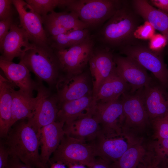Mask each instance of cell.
Returning <instances> with one entry per match:
<instances>
[{
  "instance_id": "1",
  "label": "cell",
  "mask_w": 168,
  "mask_h": 168,
  "mask_svg": "<svg viewBox=\"0 0 168 168\" xmlns=\"http://www.w3.org/2000/svg\"><path fill=\"white\" fill-rule=\"evenodd\" d=\"M3 139L10 156L32 168H48L40 160V135L27 119L16 122Z\"/></svg>"
},
{
  "instance_id": "2",
  "label": "cell",
  "mask_w": 168,
  "mask_h": 168,
  "mask_svg": "<svg viewBox=\"0 0 168 168\" xmlns=\"http://www.w3.org/2000/svg\"><path fill=\"white\" fill-rule=\"evenodd\" d=\"M124 1L97 34V40L110 50L135 44L134 32L139 26V16Z\"/></svg>"
},
{
  "instance_id": "3",
  "label": "cell",
  "mask_w": 168,
  "mask_h": 168,
  "mask_svg": "<svg viewBox=\"0 0 168 168\" xmlns=\"http://www.w3.org/2000/svg\"><path fill=\"white\" fill-rule=\"evenodd\" d=\"M41 81L52 87L62 75L60 64L54 50L49 44H35L19 58Z\"/></svg>"
},
{
  "instance_id": "4",
  "label": "cell",
  "mask_w": 168,
  "mask_h": 168,
  "mask_svg": "<svg viewBox=\"0 0 168 168\" xmlns=\"http://www.w3.org/2000/svg\"><path fill=\"white\" fill-rule=\"evenodd\" d=\"M119 0H71L67 9L78 16L89 27L109 19L123 5Z\"/></svg>"
},
{
  "instance_id": "5",
  "label": "cell",
  "mask_w": 168,
  "mask_h": 168,
  "mask_svg": "<svg viewBox=\"0 0 168 168\" xmlns=\"http://www.w3.org/2000/svg\"><path fill=\"white\" fill-rule=\"evenodd\" d=\"M96 157L90 144L65 134L48 164L58 162L68 167L75 164L91 167L95 162Z\"/></svg>"
},
{
  "instance_id": "6",
  "label": "cell",
  "mask_w": 168,
  "mask_h": 168,
  "mask_svg": "<svg viewBox=\"0 0 168 168\" xmlns=\"http://www.w3.org/2000/svg\"><path fill=\"white\" fill-rule=\"evenodd\" d=\"M142 88L134 92L127 91L121 96L123 110L122 126L123 135L131 136V132L142 131L150 121L142 99Z\"/></svg>"
},
{
  "instance_id": "7",
  "label": "cell",
  "mask_w": 168,
  "mask_h": 168,
  "mask_svg": "<svg viewBox=\"0 0 168 168\" xmlns=\"http://www.w3.org/2000/svg\"><path fill=\"white\" fill-rule=\"evenodd\" d=\"M121 54L129 57L151 72L164 88L168 86V69L161 57L147 47L135 44L119 49Z\"/></svg>"
},
{
  "instance_id": "8",
  "label": "cell",
  "mask_w": 168,
  "mask_h": 168,
  "mask_svg": "<svg viewBox=\"0 0 168 168\" xmlns=\"http://www.w3.org/2000/svg\"><path fill=\"white\" fill-rule=\"evenodd\" d=\"M94 49V41L91 37L68 48L54 49L59 62L62 73L64 74L63 75H75L83 72Z\"/></svg>"
},
{
  "instance_id": "9",
  "label": "cell",
  "mask_w": 168,
  "mask_h": 168,
  "mask_svg": "<svg viewBox=\"0 0 168 168\" xmlns=\"http://www.w3.org/2000/svg\"><path fill=\"white\" fill-rule=\"evenodd\" d=\"M94 115L100 124L101 133L105 137L123 136V110L121 99L106 102H97Z\"/></svg>"
},
{
  "instance_id": "10",
  "label": "cell",
  "mask_w": 168,
  "mask_h": 168,
  "mask_svg": "<svg viewBox=\"0 0 168 168\" xmlns=\"http://www.w3.org/2000/svg\"><path fill=\"white\" fill-rule=\"evenodd\" d=\"M12 2L19 15L20 26L31 41L35 44H49L41 17L25 1L12 0Z\"/></svg>"
},
{
  "instance_id": "11",
  "label": "cell",
  "mask_w": 168,
  "mask_h": 168,
  "mask_svg": "<svg viewBox=\"0 0 168 168\" xmlns=\"http://www.w3.org/2000/svg\"><path fill=\"white\" fill-rule=\"evenodd\" d=\"M135 139L128 135L108 138L100 131L89 143L93 148L96 157L111 164L121 156Z\"/></svg>"
},
{
  "instance_id": "12",
  "label": "cell",
  "mask_w": 168,
  "mask_h": 168,
  "mask_svg": "<svg viewBox=\"0 0 168 168\" xmlns=\"http://www.w3.org/2000/svg\"><path fill=\"white\" fill-rule=\"evenodd\" d=\"M58 103L93 94L87 75L85 73L75 75H63L55 86Z\"/></svg>"
},
{
  "instance_id": "13",
  "label": "cell",
  "mask_w": 168,
  "mask_h": 168,
  "mask_svg": "<svg viewBox=\"0 0 168 168\" xmlns=\"http://www.w3.org/2000/svg\"><path fill=\"white\" fill-rule=\"evenodd\" d=\"M114 59L118 74L129 85L134 92L152 84L146 70L132 58L115 55Z\"/></svg>"
},
{
  "instance_id": "14",
  "label": "cell",
  "mask_w": 168,
  "mask_h": 168,
  "mask_svg": "<svg viewBox=\"0 0 168 168\" xmlns=\"http://www.w3.org/2000/svg\"><path fill=\"white\" fill-rule=\"evenodd\" d=\"M34 45L26 31L15 21L0 48V58L12 61L16 57L19 58Z\"/></svg>"
},
{
  "instance_id": "15",
  "label": "cell",
  "mask_w": 168,
  "mask_h": 168,
  "mask_svg": "<svg viewBox=\"0 0 168 168\" xmlns=\"http://www.w3.org/2000/svg\"><path fill=\"white\" fill-rule=\"evenodd\" d=\"M114 55L106 48L95 49L89 63L94 97L103 82L116 68Z\"/></svg>"
},
{
  "instance_id": "16",
  "label": "cell",
  "mask_w": 168,
  "mask_h": 168,
  "mask_svg": "<svg viewBox=\"0 0 168 168\" xmlns=\"http://www.w3.org/2000/svg\"><path fill=\"white\" fill-rule=\"evenodd\" d=\"M0 67L6 78L14 86L28 95L33 96L38 84L31 78L30 71L21 61L15 63L0 58Z\"/></svg>"
},
{
  "instance_id": "17",
  "label": "cell",
  "mask_w": 168,
  "mask_h": 168,
  "mask_svg": "<svg viewBox=\"0 0 168 168\" xmlns=\"http://www.w3.org/2000/svg\"><path fill=\"white\" fill-rule=\"evenodd\" d=\"M56 94L44 87L43 93L33 117L28 121L40 135L42 128L56 121L58 111Z\"/></svg>"
},
{
  "instance_id": "18",
  "label": "cell",
  "mask_w": 168,
  "mask_h": 168,
  "mask_svg": "<svg viewBox=\"0 0 168 168\" xmlns=\"http://www.w3.org/2000/svg\"><path fill=\"white\" fill-rule=\"evenodd\" d=\"M97 102L93 94L58 103L56 121L68 123L89 114H94Z\"/></svg>"
},
{
  "instance_id": "19",
  "label": "cell",
  "mask_w": 168,
  "mask_h": 168,
  "mask_svg": "<svg viewBox=\"0 0 168 168\" xmlns=\"http://www.w3.org/2000/svg\"><path fill=\"white\" fill-rule=\"evenodd\" d=\"M152 83L142 89V99L151 121L168 114V93Z\"/></svg>"
},
{
  "instance_id": "20",
  "label": "cell",
  "mask_w": 168,
  "mask_h": 168,
  "mask_svg": "<svg viewBox=\"0 0 168 168\" xmlns=\"http://www.w3.org/2000/svg\"><path fill=\"white\" fill-rule=\"evenodd\" d=\"M37 89L35 97L19 90H13L11 127L17 121L31 118L43 95L44 86L40 83Z\"/></svg>"
},
{
  "instance_id": "21",
  "label": "cell",
  "mask_w": 168,
  "mask_h": 168,
  "mask_svg": "<svg viewBox=\"0 0 168 168\" xmlns=\"http://www.w3.org/2000/svg\"><path fill=\"white\" fill-rule=\"evenodd\" d=\"M64 123L55 121L42 128L40 132V158L48 168L50 156L59 146L65 135Z\"/></svg>"
},
{
  "instance_id": "22",
  "label": "cell",
  "mask_w": 168,
  "mask_h": 168,
  "mask_svg": "<svg viewBox=\"0 0 168 168\" xmlns=\"http://www.w3.org/2000/svg\"><path fill=\"white\" fill-rule=\"evenodd\" d=\"M66 135L90 143L101 131L100 124L94 114H89L70 122L64 124Z\"/></svg>"
},
{
  "instance_id": "23",
  "label": "cell",
  "mask_w": 168,
  "mask_h": 168,
  "mask_svg": "<svg viewBox=\"0 0 168 168\" xmlns=\"http://www.w3.org/2000/svg\"><path fill=\"white\" fill-rule=\"evenodd\" d=\"M131 2L135 13L166 38L168 32V14L154 7L147 0H133Z\"/></svg>"
},
{
  "instance_id": "24",
  "label": "cell",
  "mask_w": 168,
  "mask_h": 168,
  "mask_svg": "<svg viewBox=\"0 0 168 168\" xmlns=\"http://www.w3.org/2000/svg\"><path fill=\"white\" fill-rule=\"evenodd\" d=\"M15 86L0 74V136L4 138L10 128L12 119V93Z\"/></svg>"
},
{
  "instance_id": "25",
  "label": "cell",
  "mask_w": 168,
  "mask_h": 168,
  "mask_svg": "<svg viewBox=\"0 0 168 168\" xmlns=\"http://www.w3.org/2000/svg\"><path fill=\"white\" fill-rule=\"evenodd\" d=\"M129 90V85L118 74L115 68L102 83L94 97L96 102H110L119 99Z\"/></svg>"
},
{
  "instance_id": "26",
  "label": "cell",
  "mask_w": 168,
  "mask_h": 168,
  "mask_svg": "<svg viewBox=\"0 0 168 168\" xmlns=\"http://www.w3.org/2000/svg\"><path fill=\"white\" fill-rule=\"evenodd\" d=\"M148 152L140 140L135 139L121 156L110 164L111 168H138Z\"/></svg>"
},
{
  "instance_id": "27",
  "label": "cell",
  "mask_w": 168,
  "mask_h": 168,
  "mask_svg": "<svg viewBox=\"0 0 168 168\" xmlns=\"http://www.w3.org/2000/svg\"><path fill=\"white\" fill-rule=\"evenodd\" d=\"M42 19L44 26L55 25L68 31L83 30L89 27L77 15L70 12H57L53 11Z\"/></svg>"
},
{
  "instance_id": "28",
  "label": "cell",
  "mask_w": 168,
  "mask_h": 168,
  "mask_svg": "<svg viewBox=\"0 0 168 168\" xmlns=\"http://www.w3.org/2000/svg\"><path fill=\"white\" fill-rule=\"evenodd\" d=\"M91 37L88 28L71 30L49 38V44L54 49H66L79 44Z\"/></svg>"
},
{
  "instance_id": "29",
  "label": "cell",
  "mask_w": 168,
  "mask_h": 168,
  "mask_svg": "<svg viewBox=\"0 0 168 168\" xmlns=\"http://www.w3.org/2000/svg\"><path fill=\"white\" fill-rule=\"evenodd\" d=\"M71 0H26L25 1L41 18L57 7H66Z\"/></svg>"
},
{
  "instance_id": "30",
  "label": "cell",
  "mask_w": 168,
  "mask_h": 168,
  "mask_svg": "<svg viewBox=\"0 0 168 168\" xmlns=\"http://www.w3.org/2000/svg\"><path fill=\"white\" fill-rule=\"evenodd\" d=\"M151 149L159 165L168 164V139L156 140L152 144Z\"/></svg>"
},
{
  "instance_id": "31",
  "label": "cell",
  "mask_w": 168,
  "mask_h": 168,
  "mask_svg": "<svg viewBox=\"0 0 168 168\" xmlns=\"http://www.w3.org/2000/svg\"><path fill=\"white\" fill-rule=\"evenodd\" d=\"M154 130V137L156 140L168 139V114L151 121Z\"/></svg>"
},
{
  "instance_id": "32",
  "label": "cell",
  "mask_w": 168,
  "mask_h": 168,
  "mask_svg": "<svg viewBox=\"0 0 168 168\" xmlns=\"http://www.w3.org/2000/svg\"><path fill=\"white\" fill-rule=\"evenodd\" d=\"M155 30L151 24L145 21L143 24L137 28L134 32V35L136 39H150L155 35Z\"/></svg>"
},
{
  "instance_id": "33",
  "label": "cell",
  "mask_w": 168,
  "mask_h": 168,
  "mask_svg": "<svg viewBox=\"0 0 168 168\" xmlns=\"http://www.w3.org/2000/svg\"><path fill=\"white\" fill-rule=\"evenodd\" d=\"M14 7L12 0H0V20L13 16Z\"/></svg>"
},
{
  "instance_id": "34",
  "label": "cell",
  "mask_w": 168,
  "mask_h": 168,
  "mask_svg": "<svg viewBox=\"0 0 168 168\" xmlns=\"http://www.w3.org/2000/svg\"><path fill=\"white\" fill-rule=\"evenodd\" d=\"M167 42L166 38L162 34H155L150 39L149 48L155 52L159 51L166 45Z\"/></svg>"
},
{
  "instance_id": "35",
  "label": "cell",
  "mask_w": 168,
  "mask_h": 168,
  "mask_svg": "<svg viewBox=\"0 0 168 168\" xmlns=\"http://www.w3.org/2000/svg\"><path fill=\"white\" fill-rule=\"evenodd\" d=\"M14 21L13 16L0 21V48Z\"/></svg>"
},
{
  "instance_id": "36",
  "label": "cell",
  "mask_w": 168,
  "mask_h": 168,
  "mask_svg": "<svg viewBox=\"0 0 168 168\" xmlns=\"http://www.w3.org/2000/svg\"><path fill=\"white\" fill-rule=\"evenodd\" d=\"M138 168H159L152 152L150 151Z\"/></svg>"
},
{
  "instance_id": "37",
  "label": "cell",
  "mask_w": 168,
  "mask_h": 168,
  "mask_svg": "<svg viewBox=\"0 0 168 168\" xmlns=\"http://www.w3.org/2000/svg\"><path fill=\"white\" fill-rule=\"evenodd\" d=\"M9 155L7 149L3 140L0 142V168H6L7 165Z\"/></svg>"
},
{
  "instance_id": "38",
  "label": "cell",
  "mask_w": 168,
  "mask_h": 168,
  "mask_svg": "<svg viewBox=\"0 0 168 168\" xmlns=\"http://www.w3.org/2000/svg\"><path fill=\"white\" fill-rule=\"evenodd\" d=\"M6 168H32L25 164L17 158L9 156Z\"/></svg>"
},
{
  "instance_id": "39",
  "label": "cell",
  "mask_w": 168,
  "mask_h": 168,
  "mask_svg": "<svg viewBox=\"0 0 168 168\" xmlns=\"http://www.w3.org/2000/svg\"><path fill=\"white\" fill-rule=\"evenodd\" d=\"M150 2L159 10L167 13L168 10V0H152Z\"/></svg>"
},
{
  "instance_id": "40",
  "label": "cell",
  "mask_w": 168,
  "mask_h": 168,
  "mask_svg": "<svg viewBox=\"0 0 168 168\" xmlns=\"http://www.w3.org/2000/svg\"><path fill=\"white\" fill-rule=\"evenodd\" d=\"M110 164L98 158L96 159V161L92 168H111Z\"/></svg>"
},
{
  "instance_id": "41",
  "label": "cell",
  "mask_w": 168,
  "mask_h": 168,
  "mask_svg": "<svg viewBox=\"0 0 168 168\" xmlns=\"http://www.w3.org/2000/svg\"><path fill=\"white\" fill-rule=\"evenodd\" d=\"M50 166L49 168H67L65 165L58 162L53 163Z\"/></svg>"
},
{
  "instance_id": "42",
  "label": "cell",
  "mask_w": 168,
  "mask_h": 168,
  "mask_svg": "<svg viewBox=\"0 0 168 168\" xmlns=\"http://www.w3.org/2000/svg\"><path fill=\"white\" fill-rule=\"evenodd\" d=\"M68 168H92V167H88L82 165L75 164L69 166Z\"/></svg>"
},
{
  "instance_id": "43",
  "label": "cell",
  "mask_w": 168,
  "mask_h": 168,
  "mask_svg": "<svg viewBox=\"0 0 168 168\" xmlns=\"http://www.w3.org/2000/svg\"><path fill=\"white\" fill-rule=\"evenodd\" d=\"M159 168H168V166L164 164H160L159 165Z\"/></svg>"
},
{
  "instance_id": "44",
  "label": "cell",
  "mask_w": 168,
  "mask_h": 168,
  "mask_svg": "<svg viewBox=\"0 0 168 168\" xmlns=\"http://www.w3.org/2000/svg\"><path fill=\"white\" fill-rule=\"evenodd\" d=\"M166 39L167 40V42L168 43V32L167 33V34L166 37Z\"/></svg>"
},
{
  "instance_id": "45",
  "label": "cell",
  "mask_w": 168,
  "mask_h": 168,
  "mask_svg": "<svg viewBox=\"0 0 168 168\" xmlns=\"http://www.w3.org/2000/svg\"><path fill=\"white\" fill-rule=\"evenodd\" d=\"M166 165H167V166H168V164H166Z\"/></svg>"
},
{
  "instance_id": "46",
  "label": "cell",
  "mask_w": 168,
  "mask_h": 168,
  "mask_svg": "<svg viewBox=\"0 0 168 168\" xmlns=\"http://www.w3.org/2000/svg\"><path fill=\"white\" fill-rule=\"evenodd\" d=\"M167 13H168V11L167 12Z\"/></svg>"
},
{
  "instance_id": "47",
  "label": "cell",
  "mask_w": 168,
  "mask_h": 168,
  "mask_svg": "<svg viewBox=\"0 0 168 168\" xmlns=\"http://www.w3.org/2000/svg\"></svg>"
}]
</instances>
